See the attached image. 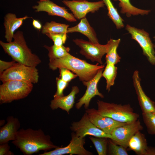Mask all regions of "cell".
Masks as SVG:
<instances>
[{
  "label": "cell",
  "mask_w": 155,
  "mask_h": 155,
  "mask_svg": "<svg viewBox=\"0 0 155 155\" xmlns=\"http://www.w3.org/2000/svg\"><path fill=\"white\" fill-rule=\"evenodd\" d=\"M57 90L53 96H64L63 92L64 90L68 86L69 83L63 81L60 78H56Z\"/></svg>",
  "instance_id": "d6a6232c"
},
{
  "label": "cell",
  "mask_w": 155,
  "mask_h": 155,
  "mask_svg": "<svg viewBox=\"0 0 155 155\" xmlns=\"http://www.w3.org/2000/svg\"><path fill=\"white\" fill-rule=\"evenodd\" d=\"M39 73L36 67L27 66L16 63L13 66L0 75L2 82L16 80L36 84L38 82Z\"/></svg>",
  "instance_id": "8992f818"
},
{
  "label": "cell",
  "mask_w": 155,
  "mask_h": 155,
  "mask_svg": "<svg viewBox=\"0 0 155 155\" xmlns=\"http://www.w3.org/2000/svg\"><path fill=\"white\" fill-rule=\"evenodd\" d=\"M117 68L115 65L106 63L105 69L103 71L102 76L106 80V89L108 92L110 91L111 87L114 84L117 75Z\"/></svg>",
  "instance_id": "484cf974"
},
{
  "label": "cell",
  "mask_w": 155,
  "mask_h": 155,
  "mask_svg": "<svg viewBox=\"0 0 155 155\" xmlns=\"http://www.w3.org/2000/svg\"><path fill=\"white\" fill-rule=\"evenodd\" d=\"M143 129V127L138 119L127 123L114 129L111 134L113 138L112 140L117 144L127 148L128 143L131 137Z\"/></svg>",
  "instance_id": "7c38bea8"
},
{
  "label": "cell",
  "mask_w": 155,
  "mask_h": 155,
  "mask_svg": "<svg viewBox=\"0 0 155 155\" xmlns=\"http://www.w3.org/2000/svg\"><path fill=\"white\" fill-rule=\"evenodd\" d=\"M37 3L38 5L32 7L36 12H45L49 15L59 16L70 22L77 21L73 14L69 13L65 7L59 6L50 0L39 1Z\"/></svg>",
  "instance_id": "9a60e30c"
},
{
  "label": "cell",
  "mask_w": 155,
  "mask_h": 155,
  "mask_svg": "<svg viewBox=\"0 0 155 155\" xmlns=\"http://www.w3.org/2000/svg\"><path fill=\"white\" fill-rule=\"evenodd\" d=\"M50 69L55 70L63 67L67 69L76 74L82 82L88 81L93 78L104 65L90 64L85 60L76 58L69 53L65 56L50 61Z\"/></svg>",
  "instance_id": "7a4b0ae2"
},
{
  "label": "cell",
  "mask_w": 155,
  "mask_h": 155,
  "mask_svg": "<svg viewBox=\"0 0 155 155\" xmlns=\"http://www.w3.org/2000/svg\"><path fill=\"white\" fill-rule=\"evenodd\" d=\"M133 81L140 106L142 113L155 112V103L145 94L141 86V79L138 71L133 72Z\"/></svg>",
  "instance_id": "2e32d148"
},
{
  "label": "cell",
  "mask_w": 155,
  "mask_h": 155,
  "mask_svg": "<svg viewBox=\"0 0 155 155\" xmlns=\"http://www.w3.org/2000/svg\"><path fill=\"white\" fill-rule=\"evenodd\" d=\"M71 0L77 1H86V0Z\"/></svg>",
  "instance_id": "8d00e7d4"
},
{
  "label": "cell",
  "mask_w": 155,
  "mask_h": 155,
  "mask_svg": "<svg viewBox=\"0 0 155 155\" xmlns=\"http://www.w3.org/2000/svg\"><path fill=\"white\" fill-rule=\"evenodd\" d=\"M45 0H39V1H45Z\"/></svg>",
  "instance_id": "f35d334b"
},
{
  "label": "cell",
  "mask_w": 155,
  "mask_h": 155,
  "mask_svg": "<svg viewBox=\"0 0 155 155\" xmlns=\"http://www.w3.org/2000/svg\"><path fill=\"white\" fill-rule=\"evenodd\" d=\"M17 62L14 60L6 61L0 60V75L4 71L13 66Z\"/></svg>",
  "instance_id": "836d02e7"
},
{
  "label": "cell",
  "mask_w": 155,
  "mask_h": 155,
  "mask_svg": "<svg viewBox=\"0 0 155 155\" xmlns=\"http://www.w3.org/2000/svg\"><path fill=\"white\" fill-rule=\"evenodd\" d=\"M32 83L22 81L10 80L2 82L0 86L1 104L23 99L32 92Z\"/></svg>",
  "instance_id": "5b68a950"
},
{
  "label": "cell",
  "mask_w": 155,
  "mask_h": 155,
  "mask_svg": "<svg viewBox=\"0 0 155 155\" xmlns=\"http://www.w3.org/2000/svg\"><path fill=\"white\" fill-rule=\"evenodd\" d=\"M79 92L77 86H72L71 91L68 95L62 96H53L54 98L51 102L50 106L51 108L55 110L58 108L66 111L68 114L73 106L76 95Z\"/></svg>",
  "instance_id": "ac0fdd59"
},
{
  "label": "cell",
  "mask_w": 155,
  "mask_h": 155,
  "mask_svg": "<svg viewBox=\"0 0 155 155\" xmlns=\"http://www.w3.org/2000/svg\"><path fill=\"white\" fill-rule=\"evenodd\" d=\"M43 46L48 51V55L49 61L65 56L69 53L70 50L69 47H65L63 45L57 46L53 45L49 46L44 45Z\"/></svg>",
  "instance_id": "4316f807"
},
{
  "label": "cell",
  "mask_w": 155,
  "mask_h": 155,
  "mask_svg": "<svg viewBox=\"0 0 155 155\" xmlns=\"http://www.w3.org/2000/svg\"><path fill=\"white\" fill-rule=\"evenodd\" d=\"M104 3L108 10L107 15L115 25L116 28L120 29L124 26V20L118 13L117 9L113 5L111 0H101Z\"/></svg>",
  "instance_id": "d4e9b609"
},
{
  "label": "cell",
  "mask_w": 155,
  "mask_h": 155,
  "mask_svg": "<svg viewBox=\"0 0 155 155\" xmlns=\"http://www.w3.org/2000/svg\"><path fill=\"white\" fill-rule=\"evenodd\" d=\"M67 34H47L46 35L53 40L54 45L57 46H61L63 45L66 41L67 39Z\"/></svg>",
  "instance_id": "4dcf8cb0"
},
{
  "label": "cell",
  "mask_w": 155,
  "mask_h": 155,
  "mask_svg": "<svg viewBox=\"0 0 155 155\" xmlns=\"http://www.w3.org/2000/svg\"><path fill=\"white\" fill-rule=\"evenodd\" d=\"M73 42L81 49L80 53L86 59L92 62H97L102 65V60L103 56L106 54L108 45L93 43L82 39L76 38Z\"/></svg>",
  "instance_id": "ba28073f"
},
{
  "label": "cell",
  "mask_w": 155,
  "mask_h": 155,
  "mask_svg": "<svg viewBox=\"0 0 155 155\" xmlns=\"http://www.w3.org/2000/svg\"><path fill=\"white\" fill-rule=\"evenodd\" d=\"M63 3L69 8L75 18L78 20L86 17L89 13H94L105 5L102 0L96 2H89L87 0L77 1L63 0Z\"/></svg>",
  "instance_id": "8fae6325"
},
{
  "label": "cell",
  "mask_w": 155,
  "mask_h": 155,
  "mask_svg": "<svg viewBox=\"0 0 155 155\" xmlns=\"http://www.w3.org/2000/svg\"><path fill=\"white\" fill-rule=\"evenodd\" d=\"M71 140L69 144L63 147H59L49 152H45L39 155H62L69 154L78 155H92L93 153L84 147L85 139L77 136L73 132L71 134Z\"/></svg>",
  "instance_id": "30bf717a"
},
{
  "label": "cell",
  "mask_w": 155,
  "mask_h": 155,
  "mask_svg": "<svg viewBox=\"0 0 155 155\" xmlns=\"http://www.w3.org/2000/svg\"><path fill=\"white\" fill-rule=\"evenodd\" d=\"M71 129L80 137H84L87 135L97 137H104L112 139L111 134L106 133L97 127L89 119L86 112L80 120L71 124Z\"/></svg>",
  "instance_id": "9c48e42d"
},
{
  "label": "cell",
  "mask_w": 155,
  "mask_h": 155,
  "mask_svg": "<svg viewBox=\"0 0 155 155\" xmlns=\"http://www.w3.org/2000/svg\"><path fill=\"white\" fill-rule=\"evenodd\" d=\"M8 143L0 144V155H12L14 154L10 150Z\"/></svg>",
  "instance_id": "e575fe53"
},
{
  "label": "cell",
  "mask_w": 155,
  "mask_h": 155,
  "mask_svg": "<svg viewBox=\"0 0 155 155\" xmlns=\"http://www.w3.org/2000/svg\"><path fill=\"white\" fill-rule=\"evenodd\" d=\"M121 39H110L107 42L108 49L106 53V63L116 65L120 61L121 57L117 52V49L120 42Z\"/></svg>",
  "instance_id": "7402d4cb"
},
{
  "label": "cell",
  "mask_w": 155,
  "mask_h": 155,
  "mask_svg": "<svg viewBox=\"0 0 155 155\" xmlns=\"http://www.w3.org/2000/svg\"><path fill=\"white\" fill-rule=\"evenodd\" d=\"M74 32H79L84 34L87 37L89 41L93 43H99L96 33L86 17L81 19L77 25L68 28L67 33Z\"/></svg>",
  "instance_id": "44dd1931"
},
{
  "label": "cell",
  "mask_w": 155,
  "mask_h": 155,
  "mask_svg": "<svg viewBox=\"0 0 155 155\" xmlns=\"http://www.w3.org/2000/svg\"><path fill=\"white\" fill-rule=\"evenodd\" d=\"M13 40L9 42L0 41V45L5 53L17 63L27 66L36 67L41 62L38 57L32 53L26 43L22 31L14 33Z\"/></svg>",
  "instance_id": "3957f363"
},
{
  "label": "cell",
  "mask_w": 155,
  "mask_h": 155,
  "mask_svg": "<svg viewBox=\"0 0 155 155\" xmlns=\"http://www.w3.org/2000/svg\"><path fill=\"white\" fill-rule=\"evenodd\" d=\"M59 69L60 78L66 82L69 83L72 80L78 77L76 74L67 69L61 67Z\"/></svg>",
  "instance_id": "1f68e13d"
},
{
  "label": "cell",
  "mask_w": 155,
  "mask_h": 155,
  "mask_svg": "<svg viewBox=\"0 0 155 155\" xmlns=\"http://www.w3.org/2000/svg\"><path fill=\"white\" fill-rule=\"evenodd\" d=\"M98 113L121 123H128L138 119L139 115L134 111L129 104L122 105L97 100Z\"/></svg>",
  "instance_id": "277c9868"
},
{
  "label": "cell",
  "mask_w": 155,
  "mask_h": 155,
  "mask_svg": "<svg viewBox=\"0 0 155 155\" xmlns=\"http://www.w3.org/2000/svg\"><path fill=\"white\" fill-rule=\"evenodd\" d=\"M86 112L91 121L97 127L107 134H111L116 128L127 123L120 122L111 118L102 116L99 114L97 110L94 108H88Z\"/></svg>",
  "instance_id": "5bb4252c"
},
{
  "label": "cell",
  "mask_w": 155,
  "mask_h": 155,
  "mask_svg": "<svg viewBox=\"0 0 155 155\" xmlns=\"http://www.w3.org/2000/svg\"><path fill=\"white\" fill-rule=\"evenodd\" d=\"M32 24L33 27L36 29L40 30L42 28V25L40 22L38 20L33 19Z\"/></svg>",
  "instance_id": "d590c367"
},
{
  "label": "cell",
  "mask_w": 155,
  "mask_h": 155,
  "mask_svg": "<svg viewBox=\"0 0 155 155\" xmlns=\"http://www.w3.org/2000/svg\"><path fill=\"white\" fill-rule=\"evenodd\" d=\"M127 148L138 155H148L150 147L145 135L138 131L130 138L127 144Z\"/></svg>",
  "instance_id": "ffe728a7"
},
{
  "label": "cell",
  "mask_w": 155,
  "mask_h": 155,
  "mask_svg": "<svg viewBox=\"0 0 155 155\" xmlns=\"http://www.w3.org/2000/svg\"><path fill=\"white\" fill-rule=\"evenodd\" d=\"M125 29L131 38L136 41L142 48L143 55L152 65H155V51L154 46L149 34L144 29L137 28L128 24Z\"/></svg>",
  "instance_id": "52a82bcc"
},
{
  "label": "cell",
  "mask_w": 155,
  "mask_h": 155,
  "mask_svg": "<svg viewBox=\"0 0 155 155\" xmlns=\"http://www.w3.org/2000/svg\"><path fill=\"white\" fill-rule=\"evenodd\" d=\"M12 143L24 154L31 155L43 150L46 152L58 147L51 141V137L41 129H19Z\"/></svg>",
  "instance_id": "6da1fadb"
},
{
  "label": "cell",
  "mask_w": 155,
  "mask_h": 155,
  "mask_svg": "<svg viewBox=\"0 0 155 155\" xmlns=\"http://www.w3.org/2000/svg\"><path fill=\"white\" fill-rule=\"evenodd\" d=\"M6 120L7 123L0 129V144L14 140L20 127V121L16 117L8 116Z\"/></svg>",
  "instance_id": "e0dca14e"
},
{
  "label": "cell",
  "mask_w": 155,
  "mask_h": 155,
  "mask_svg": "<svg viewBox=\"0 0 155 155\" xmlns=\"http://www.w3.org/2000/svg\"><path fill=\"white\" fill-rule=\"evenodd\" d=\"M69 25L65 24L57 23L51 21L46 22L42 26L41 33L43 34L67 33V30Z\"/></svg>",
  "instance_id": "cb8c5ba5"
},
{
  "label": "cell",
  "mask_w": 155,
  "mask_h": 155,
  "mask_svg": "<svg viewBox=\"0 0 155 155\" xmlns=\"http://www.w3.org/2000/svg\"><path fill=\"white\" fill-rule=\"evenodd\" d=\"M104 68L99 70L95 76L91 80L82 82L83 84L86 86L87 88L85 94L75 104V106L77 109H80L83 105L85 109H88L91 100L96 96H98L102 98H104V95L99 92L97 88L98 84L102 77Z\"/></svg>",
  "instance_id": "4fadbf2b"
},
{
  "label": "cell",
  "mask_w": 155,
  "mask_h": 155,
  "mask_svg": "<svg viewBox=\"0 0 155 155\" xmlns=\"http://www.w3.org/2000/svg\"><path fill=\"white\" fill-rule=\"evenodd\" d=\"M154 40L155 41V36L154 37ZM154 48H155V43L154 44Z\"/></svg>",
  "instance_id": "74e56055"
},
{
  "label": "cell",
  "mask_w": 155,
  "mask_h": 155,
  "mask_svg": "<svg viewBox=\"0 0 155 155\" xmlns=\"http://www.w3.org/2000/svg\"><path fill=\"white\" fill-rule=\"evenodd\" d=\"M108 153L111 155H128L126 148L118 145L111 139L108 138Z\"/></svg>",
  "instance_id": "f546056e"
},
{
  "label": "cell",
  "mask_w": 155,
  "mask_h": 155,
  "mask_svg": "<svg viewBox=\"0 0 155 155\" xmlns=\"http://www.w3.org/2000/svg\"><path fill=\"white\" fill-rule=\"evenodd\" d=\"M30 18L26 16L18 18L15 14L11 13L5 15L3 25L5 28V37L7 42L12 41L14 32L22 25L24 20Z\"/></svg>",
  "instance_id": "d6986e66"
},
{
  "label": "cell",
  "mask_w": 155,
  "mask_h": 155,
  "mask_svg": "<svg viewBox=\"0 0 155 155\" xmlns=\"http://www.w3.org/2000/svg\"><path fill=\"white\" fill-rule=\"evenodd\" d=\"M113 0L118 1L119 2V5L121 8V13L126 14L128 17H130L132 15H148L150 12V10L142 9L134 7L131 4L130 0Z\"/></svg>",
  "instance_id": "603a6c76"
},
{
  "label": "cell",
  "mask_w": 155,
  "mask_h": 155,
  "mask_svg": "<svg viewBox=\"0 0 155 155\" xmlns=\"http://www.w3.org/2000/svg\"><path fill=\"white\" fill-rule=\"evenodd\" d=\"M142 116L148 133L155 135V112L142 113Z\"/></svg>",
  "instance_id": "f1b7e54d"
},
{
  "label": "cell",
  "mask_w": 155,
  "mask_h": 155,
  "mask_svg": "<svg viewBox=\"0 0 155 155\" xmlns=\"http://www.w3.org/2000/svg\"><path fill=\"white\" fill-rule=\"evenodd\" d=\"M98 155H106L107 152L108 138L104 137L90 136Z\"/></svg>",
  "instance_id": "83f0119b"
}]
</instances>
